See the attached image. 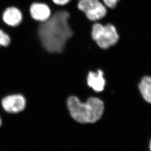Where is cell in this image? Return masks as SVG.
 <instances>
[{
    "instance_id": "30bf717a",
    "label": "cell",
    "mask_w": 151,
    "mask_h": 151,
    "mask_svg": "<svg viewBox=\"0 0 151 151\" xmlns=\"http://www.w3.org/2000/svg\"><path fill=\"white\" fill-rule=\"evenodd\" d=\"M10 42V37L3 30L0 29V46L6 47Z\"/></svg>"
},
{
    "instance_id": "5b68a950",
    "label": "cell",
    "mask_w": 151,
    "mask_h": 151,
    "mask_svg": "<svg viewBox=\"0 0 151 151\" xmlns=\"http://www.w3.org/2000/svg\"><path fill=\"white\" fill-rule=\"evenodd\" d=\"M3 108L10 113H17L22 111L26 107V101L24 97L20 94L7 96L1 102Z\"/></svg>"
},
{
    "instance_id": "9c48e42d",
    "label": "cell",
    "mask_w": 151,
    "mask_h": 151,
    "mask_svg": "<svg viewBox=\"0 0 151 151\" xmlns=\"http://www.w3.org/2000/svg\"><path fill=\"white\" fill-rule=\"evenodd\" d=\"M139 88L143 99L151 104V77H143L139 85Z\"/></svg>"
},
{
    "instance_id": "7a4b0ae2",
    "label": "cell",
    "mask_w": 151,
    "mask_h": 151,
    "mask_svg": "<svg viewBox=\"0 0 151 151\" xmlns=\"http://www.w3.org/2000/svg\"><path fill=\"white\" fill-rule=\"evenodd\" d=\"M67 105L71 117L81 123L95 122L101 118L104 111V103L96 97H90L83 103L76 96H70Z\"/></svg>"
},
{
    "instance_id": "8fae6325",
    "label": "cell",
    "mask_w": 151,
    "mask_h": 151,
    "mask_svg": "<svg viewBox=\"0 0 151 151\" xmlns=\"http://www.w3.org/2000/svg\"><path fill=\"white\" fill-rule=\"evenodd\" d=\"M103 1L106 6L113 9L116 7L119 0H103Z\"/></svg>"
},
{
    "instance_id": "6da1fadb",
    "label": "cell",
    "mask_w": 151,
    "mask_h": 151,
    "mask_svg": "<svg viewBox=\"0 0 151 151\" xmlns=\"http://www.w3.org/2000/svg\"><path fill=\"white\" fill-rule=\"evenodd\" d=\"M70 16L66 11L56 12L39 27L40 41L49 52H61L68 40L73 36V32L68 24Z\"/></svg>"
},
{
    "instance_id": "4fadbf2b",
    "label": "cell",
    "mask_w": 151,
    "mask_h": 151,
    "mask_svg": "<svg viewBox=\"0 0 151 151\" xmlns=\"http://www.w3.org/2000/svg\"><path fill=\"white\" fill-rule=\"evenodd\" d=\"M150 150H151V142H150Z\"/></svg>"
},
{
    "instance_id": "52a82bcc",
    "label": "cell",
    "mask_w": 151,
    "mask_h": 151,
    "mask_svg": "<svg viewBox=\"0 0 151 151\" xmlns=\"http://www.w3.org/2000/svg\"><path fill=\"white\" fill-rule=\"evenodd\" d=\"M103 76L104 73L101 70H98L96 73L93 71L89 72L87 78L88 86L97 92L102 91L105 85V80Z\"/></svg>"
},
{
    "instance_id": "8992f818",
    "label": "cell",
    "mask_w": 151,
    "mask_h": 151,
    "mask_svg": "<svg viewBox=\"0 0 151 151\" xmlns=\"http://www.w3.org/2000/svg\"><path fill=\"white\" fill-rule=\"evenodd\" d=\"M32 17L39 21H46L50 17V10L47 4L41 3H34L30 9Z\"/></svg>"
},
{
    "instance_id": "7c38bea8",
    "label": "cell",
    "mask_w": 151,
    "mask_h": 151,
    "mask_svg": "<svg viewBox=\"0 0 151 151\" xmlns=\"http://www.w3.org/2000/svg\"><path fill=\"white\" fill-rule=\"evenodd\" d=\"M55 4L63 6L65 4H67L70 1V0H52Z\"/></svg>"
},
{
    "instance_id": "3957f363",
    "label": "cell",
    "mask_w": 151,
    "mask_h": 151,
    "mask_svg": "<svg viewBox=\"0 0 151 151\" xmlns=\"http://www.w3.org/2000/svg\"><path fill=\"white\" fill-rule=\"evenodd\" d=\"M91 37L97 45L102 49H107L116 44L119 37L116 27L112 24L103 25L96 23L93 25Z\"/></svg>"
},
{
    "instance_id": "ba28073f",
    "label": "cell",
    "mask_w": 151,
    "mask_h": 151,
    "mask_svg": "<svg viewBox=\"0 0 151 151\" xmlns=\"http://www.w3.org/2000/svg\"><path fill=\"white\" fill-rule=\"evenodd\" d=\"M3 20L9 26L15 27L18 25L22 20V14L18 9L9 7L6 9L3 14Z\"/></svg>"
},
{
    "instance_id": "277c9868",
    "label": "cell",
    "mask_w": 151,
    "mask_h": 151,
    "mask_svg": "<svg viewBox=\"0 0 151 151\" xmlns=\"http://www.w3.org/2000/svg\"><path fill=\"white\" fill-rule=\"evenodd\" d=\"M78 8L91 21L100 20L107 14L105 6L99 0H79Z\"/></svg>"
},
{
    "instance_id": "5bb4252c",
    "label": "cell",
    "mask_w": 151,
    "mask_h": 151,
    "mask_svg": "<svg viewBox=\"0 0 151 151\" xmlns=\"http://www.w3.org/2000/svg\"><path fill=\"white\" fill-rule=\"evenodd\" d=\"M1 118H0V125H1Z\"/></svg>"
}]
</instances>
